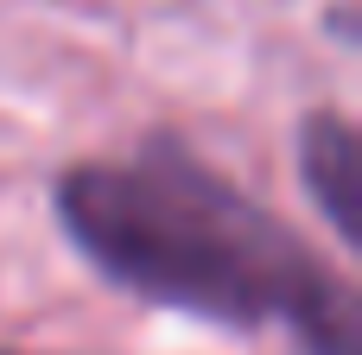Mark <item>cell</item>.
Wrapping results in <instances>:
<instances>
[{"label":"cell","mask_w":362,"mask_h":355,"mask_svg":"<svg viewBox=\"0 0 362 355\" xmlns=\"http://www.w3.org/2000/svg\"><path fill=\"white\" fill-rule=\"evenodd\" d=\"M57 216L89 267L146 305L235 330L280 318L305 355H362L356 292L185 146L153 140L127 165H70L57 178Z\"/></svg>","instance_id":"6da1fadb"},{"label":"cell","mask_w":362,"mask_h":355,"mask_svg":"<svg viewBox=\"0 0 362 355\" xmlns=\"http://www.w3.org/2000/svg\"><path fill=\"white\" fill-rule=\"evenodd\" d=\"M299 178L312 191V203L325 210V222L337 229V241L362 248V140L344 114H331V108L305 114V127H299Z\"/></svg>","instance_id":"7a4b0ae2"}]
</instances>
